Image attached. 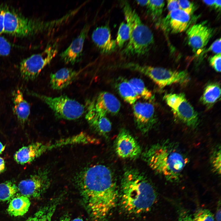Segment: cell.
Wrapping results in <instances>:
<instances>
[{"mask_svg": "<svg viewBox=\"0 0 221 221\" xmlns=\"http://www.w3.org/2000/svg\"><path fill=\"white\" fill-rule=\"evenodd\" d=\"M58 51V45L54 43L48 45L42 52L23 59L19 67L21 78L27 81L35 79L42 69L51 63Z\"/></svg>", "mask_w": 221, "mask_h": 221, "instance_id": "cell-8", "label": "cell"}, {"mask_svg": "<svg viewBox=\"0 0 221 221\" xmlns=\"http://www.w3.org/2000/svg\"><path fill=\"white\" fill-rule=\"evenodd\" d=\"M179 220L180 221H193L192 217L186 212L181 213Z\"/></svg>", "mask_w": 221, "mask_h": 221, "instance_id": "cell-38", "label": "cell"}, {"mask_svg": "<svg viewBox=\"0 0 221 221\" xmlns=\"http://www.w3.org/2000/svg\"><path fill=\"white\" fill-rule=\"evenodd\" d=\"M60 221H70V220L69 217L66 215L63 217Z\"/></svg>", "mask_w": 221, "mask_h": 221, "instance_id": "cell-45", "label": "cell"}, {"mask_svg": "<svg viewBox=\"0 0 221 221\" xmlns=\"http://www.w3.org/2000/svg\"><path fill=\"white\" fill-rule=\"evenodd\" d=\"M167 8L169 12L180 9L178 0H169L167 1Z\"/></svg>", "mask_w": 221, "mask_h": 221, "instance_id": "cell-36", "label": "cell"}, {"mask_svg": "<svg viewBox=\"0 0 221 221\" xmlns=\"http://www.w3.org/2000/svg\"><path fill=\"white\" fill-rule=\"evenodd\" d=\"M135 92L140 97L146 101H151L153 99L152 92L145 86L141 79L133 78L128 80Z\"/></svg>", "mask_w": 221, "mask_h": 221, "instance_id": "cell-26", "label": "cell"}, {"mask_svg": "<svg viewBox=\"0 0 221 221\" xmlns=\"http://www.w3.org/2000/svg\"><path fill=\"white\" fill-rule=\"evenodd\" d=\"M221 207L220 202L218 204L215 215L216 221H221Z\"/></svg>", "mask_w": 221, "mask_h": 221, "instance_id": "cell-39", "label": "cell"}, {"mask_svg": "<svg viewBox=\"0 0 221 221\" xmlns=\"http://www.w3.org/2000/svg\"><path fill=\"white\" fill-rule=\"evenodd\" d=\"M152 183L142 172L134 168L126 169L120 182L119 200L122 210L138 215L150 210L157 198Z\"/></svg>", "mask_w": 221, "mask_h": 221, "instance_id": "cell-2", "label": "cell"}, {"mask_svg": "<svg viewBox=\"0 0 221 221\" xmlns=\"http://www.w3.org/2000/svg\"><path fill=\"white\" fill-rule=\"evenodd\" d=\"M85 118L91 127L100 135L106 136L110 131L112 125L107 114L96 109L93 102L89 104Z\"/></svg>", "mask_w": 221, "mask_h": 221, "instance_id": "cell-16", "label": "cell"}, {"mask_svg": "<svg viewBox=\"0 0 221 221\" xmlns=\"http://www.w3.org/2000/svg\"><path fill=\"white\" fill-rule=\"evenodd\" d=\"M221 0H215L214 6L216 9H220L221 8Z\"/></svg>", "mask_w": 221, "mask_h": 221, "instance_id": "cell-41", "label": "cell"}, {"mask_svg": "<svg viewBox=\"0 0 221 221\" xmlns=\"http://www.w3.org/2000/svg\"><path fill=\"white\" fill-rule=\"evenodd\" d=\"M116 86L121 97L124 101L130 104H134L140 98L128 80L125 79H119L117 82Z\"/></svg>", "mask_w": 221, "mask_h": 221, "instance_id": "cell-24", "label": "cell"}, {"mask_svg": "<svg viewBox=\"0 0 221 221\" xmlns=\"http://www.w3.org/2000/svg\"><path fill=\"white\" fill-rule=\"evenodd\" d=\"M13 111L21 125L27 120L30 114V106L25 99L23 93L19 89H17L13 93Z\"/></svg>", "mask_w": 221, "mask_h": 221, "instance_id": "cell-21", "label": "cell"}, {"mask_svg": "<svg viewBox=\"0 0 221 221\" xmlns=\"http://www.w3.org/2000/svg\"><path fill=\"white\" fill-rule=\"evenodd\" d=\"M142 155L143 160L152 170L172 182L179 180L189 162L179 146L168 140L150 145Z\"/></svg>", "mask_w": 221, "mask_h": 221, "instance_id": "cell-3", "label": "cell"}, {"mask_svg": "<svg viewBox=\"0 0 221 221\" xmlns=\"http://www.w3.org/2000/svg\"><path fill=\"white\" fill-rule=\"evenodd\" d=\"M18 192L17 186L11 181L0 184V200H11Z\"/></svg>", "mask_w": 221, "mask_h": 221, "instance_id": "cell-27", "label": "cell"}, {"mask_svg": "<svg viewBox=\"0 0 221 221\" xmlns=\"http://www.w3.org/2000/svg\"><path fill=\"white\" fill-rule=\"evenodd\" d=\"M115 152L123 159H133L142 153L140 146L130 133L125 129L119 131L114 142Z\"/></svg>", "mask_w": 221, "mask_h": 221, "instance_id": "cell-13", "label": "cell"}, {"mask_svg": "<svg viewBox=\"0 0 221 221\" xmlns=\"http://www.w3.org/2000/svg\"><path fill=\"white\" fill-rule=\"evenodd\" d=\"M90 29L88 24L84 25L79 35L68 47L60 54L61 60L66 64H74L79 61L82 55L85 39Z\"/></svg>", "mask_w": 221, "mask_h": 221, "instance_id": "cell-15", "label": "cell"}, {"mask_svg": "<svg viewBox=\"0 0 221 221\" xmlns=\"http://www.w3.org/2000/svg\"><path fill=\"white\" fill-rule=\"evenodd\" d=\"M134 122L137 127L143 134L148 133L156 122L153 105L147 102H136L133 106Z\"/></svg>", "mask_w": 221, "mask_h": 221, "instance_id": "cell-12", "label": "cell"}, {"mask_svg": "<svg viewBox=\"0 0 221 221\" xmlns=\"http://www.w3.org/2000/svg\"><path fill=\"white\" fill-rule=\"evenodd\" d=\"M203 2L207 5L210 6H214L215 0H203Z\"/></svg>", "mask_w": 221, "mask_h": 221, "instance_id": "cell-43", "label": "cell"}, {"mask_svg": "<svg viewBox=\"0 0 221 221\" xmlns=\"http://www.w3.org/2000/svg\"><path fill=\"white\" fill-rule=\"evenodd\" d=\"M123 67L147 76L160 88L174 83H185L189 80L188 74L185 71L173 70L133 62L124 64Z\"/></svg>", "mask_w": 221, "mask_h": 221, "instance_id": "cell-6", "label": "cell"}, {"mask_svg": "<svg viewBox=\"0 0 221 221\" xmlns=\"http://www.w3.org/2000/svg\"><path fill=\"white\" fill-rule=\"evenodd\" d=\"M210 162L214 172L216 174L221 173V149L220 147L216 148L211 154Z\"/></svg>", "mask_w": 221, "mask_h": 221, "instance_id": "cell-30", "label": "cell"}, {"mask_svg": "<svg viewBox=\"0 0 221 221\" xmlns=\"http://www.w3.org/2000/svg\"><path fill=\"white\" fill-rule=\"evenodd\" d=\"M208 50L217 54L221 53V39L215 40L211 45Z\"/></svg>", "mask_w": 221, "mask_h": 221, "instance_id": "cell-35", "label": "cell"}, {"mask_svg": "<svg viewBox=\"0 0 221 221\" xmlns=\"http://www.w3.org/2000/svg\"><path fill=\"white\" fill-rule=\"evenodd\" d=\"M50 184L48 172L43 170L20 181L17 186L18 192L29 198H38L46 191Z\"/></svg>", "mask_w": 221, "mask_h": 221, "instance_id": "cell-11", "label": "cell"}, {"mask_svg": "<svg viewBox=\"0 0 221 221\" xmlns=\"http://www.w3.org/2000/svg\"><path fill=\"white\" fill-rule=\"evenodd\" d=\"M5 162L3 159L0 157V173L3 172L5 169Z\"/></svg>", "mask_w": 221, "mask_h": 221, "instance_id": "cell-40", "label": "cell"}, {"mask_svg": "<svg viewBox=\"0 0 221 221\" xmlns=\"http://www.w3.org/2000/svg\"><path fill=\"white\" fill-rule=\"evenodd\" d=\"M80 71L64 68L51 74L50 84L54 90H60L71 84L79 76Z\"/></svg>", "mask_w": 221, "mask_h": 221, "instance_id": "cell-19", "label": "cell"}, {"mask_svg": "<svg viewBox=\"0 0 221 221\" xmlns=\"http://www.w3.org/2000/svg\"><path fill=\"white\" fill-rule=\"evenodd\" d=\"M136 2L139 5L142 6H147L148 2V0L136 1Z\"/></svg>", "mask_w": 221, "mask_h": 221, "instance_id": "cell-42", "label": "cell"}, {"mask_svg": "<svg viewBox=\"0 0 221 221\" xmlns=\"http://www.w3.org/2000/svg\"><path fill=\"white\" fill-rule=\"evenodd\" d=\"M163 98L180 121L192 128L197 127L199 123L198 114L184 94H166Z\"/></svg>", "mask_w": 221, "mask_h": 221, "instance_id": "cell-9", "label": "cell"}, {"mask_svg": "<svg viewBox=\"0 0 221 221\" xmlns=\"http://www.w3.org/2000/svg\"><path fill=\"white\" fill-rule=\"evenodd\" d=\"M129 38V29L126 24L121 23L119 26L116 41L117 45L119 47L123 46Z\"/></svg>", "mask_w": 221, "mask_h": 221, "instance_id": "cell-29", "label": "cell"}, {"mask_svg": "<svg viewBox=\"0 0 221 221\" xmlns=\"http://www.w3.org/2000/svg\"><path fill=\"white\" fill-rule=\"evenodd\" d=\"M11 48L10 43L4 37L0 35V56L9 54Z\"/></svg>", "mask_w": 221, "mask_h": 221, "instance_id": "cell-32", "label": "cell"}, {"mask_svg": "<svg viewBox=\"0 0 221 221\" xmlns=\"http://www.w3.org/2000/svg\"><path fill=\"white\" fill-rule=\"evenodd\" d=\"M4 33L19 37L52 32L66 23L74 15L72 11H70L58 19L45 21L26 17L4 5Z\"/></svg>", "mask_w": 221, "mask_h": 221, "instance_id": "cell-4", "label": "cell"}, {"mask_svg": "<svg viewBox=\"0 0 221 221\" xmlns=\"http://www.w3.org/2000/svg\"><path fill=\"white\" fill-rule=\"evenodd\" d=\"M213 33V29L204 24H195L187 31L188 44L194 51L202 49L207 44Z\"/></svg>", "mask_w": 221, "mask_h": 221, "instance_id": "cell-17", "label": "cell"}, {"mask_svg": "<svg viewBox=\"0 0 221 221\" xmlns=\"http://www.w3.org/2000/svg\"><path fill=\"white\" fill-rule=\"evenodd\" d=\"M123 10L129 29V38L124 52L127 55H144L154 43L152 32L128 2L123 3Z\"/></svg>", "mask_w": 221, "mask_h": 221, "instance_id": "cell-5", "label": "cell"}, {"mask_svg": "<svg viewBox=\"0 0 221 221\" xmlns=\"http://www.w3.org/2000/svg\"><path fill=\"white\" fill-rule=\"evenodd\" d=\"M30 205L29 198L23 195L18 196L11 200L7 212L11 216H22L28 211Z\"/></svg>", "mask_w": 221, "mask_h": 221, "instance_id": "cell-22", "label": "cell"}, {"mask_svg": "<svg viewBox=\"0 0 221 221\" xmlns=\"http://www.w3.org/2000/svg\"><path fill=\"white\" fill-rule=\"evenodd\" d=\"M221 96L220 85L216 83H211L205 87L201 98L202 103L208 106L213 105L219 99Z\"/></svg>", "mask_w": 221, "mask_h": 221, "instance_id": "cell-25", "label": "cell"}, {"mask_svg": "<svg viewBox=\"0 0 221 221\" xmlns=\"http://www.w3.org/2000/svg\"><path fill=\"white\" fill-rule=\"evenodd\" d=\"M165 4L164 0H148L146 6L153 19H157L160 17Z\"/></svg>", "mask_w": 221, "mask_h": 221, "instance_id": "cell-28", "label": "cell"}, {"mask_svg": "<svg viewBox=\"0 0 221 221\" xmlns=\"http://www.w3.org/2000/svg\"><path fill=\"white\" fill-rule=\"evenodd\" d=\"M5 148V146L0 142V154L4 151Z\"/></svg>", "mask_w": 221, "mask_h": 221, "instance_id": "cell-44", "label": "cell"}, {"mask_svg": "<svg viewBox=\"0 0 221 221\" xmlns=\"http://www.w3.org/2000/svg\"><path fill=\"white\" fill-rule=\"evenodd\" d=\"M68 144L66 138L50 143H34L19 149L15 153L14 158L17 163L24 165L33 161L46 152Z\"/></svg>", "mask_w": 221, "mask_h": 221, "instance_id": "cell-10", "label": "cell"}, {"mask_svg": "<svg viewBox=\"0 0 221 221\" xmlns=\"http://www.w3.org/2000/svg\"><path fill=\"white\" fill-rule=\"evenodd\" d=\"M4 5L0 4V34L4 33Z\"/></svg>", "mask_w": 221, "mask_h": 221, "instance_id": "cell-37", "label": "cell"}, {"mask_svg": "<svg viewBox=\"0 0 221 221\" xmlns=\"http://www.w3.org/2000/svg\"><path fill=\"white\" fill-rule=\"evenodd\" d=\"M180 9L191 14L194 11V6L193 3L188 0H178Z\"/></svg>", "mask_w": 221, "mask_h": 221, "instance_id": "cell-33", "label": "cell"}, {"mask_svg": "<svg viewBox=\"0 0 221 221\" xmlns=\"http://www.w3.org/2000/svg\"><path fill=\"white\" fill-rule=\"evenodd\" d=\"M221 53L216 54L209 59V63L211 66L218 72L221 71Z\"/></svg>", "mask_w": 221, "mask_h": 221, "instance_id": "cell-34", "label": "cell"}, {"mask_svg": "<svg viewBox=\"0 0 221 221\" xmlns=\"http://www.w3.org/2000/svg\"><path fill=\"white\" fill-rule=\"evenodd\" d=\"M91 39L93 43L102 52H110L115 49L116 41L112 38L109 28L103 26L96 28L93 31Z\"/></svg>", "mask_w": 221, "mask_h": 221, "instance_id": "cell-18", "label": "cell"}, {"mask_svg": "<svg viewBox=\"0 0 221 221\" xmlns=\"http://www.w3.org/2000/svg\"><path fill=\"white\" fill-rule=\"evenodd\" d=\"M72 221H83V219L79 218H76L73 220Z\"/></svg>", "mask_w": 221, "mask_h": 221, "instance_id": "cell-46", "label": "cell"}, {"mask_svg": "<svg viewBox=\"0 0 221 221\" xmlns=\"http://www.w3.org/2000/svg\"><path fill=\"white\" fill-rule=\"evenodd\" d=\"M190 22V14L179 9L169 12L165 18L158 22V25L164 30L178 33L185 31Z\"/></svg>", "mask_w": 221, "mask_h": 221, "instance_id": "cell-14", "label": "cell"}, {"mask_svg": "<svg viewBox=\"0 0 221 221\" xmlns=\"http://www.w3.org/2000/svg\"><path fill=\"white\" fill-rule=\"evenodd\" d=\"M82 204L93 221H105L119 200L115 177L107 166L97 164L86 168L75 179Z\"/></svg>", "mask_w": 221, "mask_h": 221, "instance_id": "cell-1", "label": "cell"}, {"mask_svg": "<svg viewBox=\"0 0 221 221\" xmlns=\"http://www.w3.org/2000/svg\"><path fill=\"white\" fill-rule=\"evenodd\" d=\"M193 221H215L214 216L208 209H200L194 214Z\"/></svg>", "mask_w": 221, "mask_h": 221, "instance_id": "cell-31", "label": "cell"}, {"mask_svg": "<svg viewBox=\"0 0 221 221\" xmlns=\"http://www.w3.org/2000/svg\"><path fill=\"white\" fill-rule=\"evenodd\" d=\"M61 199L60 197L51 200L37 211L34 216L25 221H51L52 217Z\"/></svg>", "mask_w": 221, "mask_h": 221, "instance_id": "cell-23", "label": "cell"}, {"mask_svg": "<svg viewBox=\"0 0 221 221\" xmlns=\"http://www.w3.org/2000/svg\"><path fill=\"white\" fill-rule=\"evenodd\" d=\"M27 93L43 101L59 118L75 120L81 117L84 112L85 107L83 105L66 96L52 97L32 91H27Z\"/></svg>", "mask_w": 221, "mask_h": 221, "instance_id": "cell-7", "label": "cell"}, {"mask_svg": "<svg viewBox=\"0 0 221 221\" xmlns=\"http://www.w3.org/2000/svg\"><path fill=\"white\" fill-rule=\"evenodd\" d=\"M95 107L107 115H115L120 111L121 103L113 94L107 91L101 92L93 102Z\"/></svg>", "mask_w": 221, "mask_h": 221, "instance_id": "cell-20", "label": "cell"}]
</instances>
